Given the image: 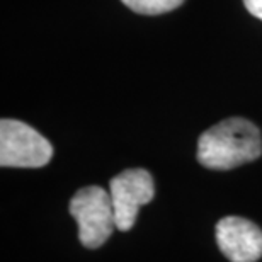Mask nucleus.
<instances>
[{
  "label": "nucleus",
  "mask_w": 262,
  "mask_h": 262,
  "mask_svg": "<svg viewBox=\"0 0 262 262\" xmlns=\"http://www.w3.org/2000/svg\"><path fill=\"white\" fill-rule=\"evenodd\" d=\"M262 155V136L252 121L228 118L214 124L198 141V162L211 170H230Z\"/></svg>",
  "instance_id": "1"
},
{
  "label": "nucleus",
  "mask_w": 262,
  "mask_h": 262,
  "mask_svg": "<svg viewBox=\"0 0 262 262\" xmlns=\"http://www.w3.org/2000/svg\"><path fill=\"white\" fill-rule=\"evenodd\" d=\"M70 214L78 223V240L87 249L101 247L116 228L111 194L99 186L77 191L70 201Z\"/></svg>",
  "instance_id": "2"
},
{
  "label": "nucleus",
  "mask_w": 262,
  "mask_h": 262,
  "mask_svg": "<svg viewBox=\"0 0 262 262\" xmlns=\"http://www.w3.org/2000/svg\"><path fill=\"white\" fill-rule=\"evenodd\" d=\"M53 157V146L34 128L17 119L0 121V165L38 169Z\"/></svg>",
  "instance_id": "3"
},
{
  "label": "nucleus",
  "mask_w": 262,
  "mask_h": 262,
  "mask_svg": "<svg viewBox=\"0 0 262 262\" xmlns=\"http://www.w3.org/2000/svg\"><path fill=\"white\" fill-rule=\"evenodd\" d=\"M109 194L113 199L116 228L128 232L135 225L140 206L150 203L155 196L154 177L145 169L123 170L109 182Z\"/></svg>",
  "instance_id": "4"
},
{
  "label": "nucleus",
  "mask_w": 262,
  "mask_h": 262,
  "mask_svg": "<svg viewBox=\"0 0 262 262\" xmlns=\"http://www.w3.org/2000/svg\"><path fill=\"white\" fill-rule=\"evenodd\" d=\"M216 244L232 262H255L262 257V230L242 216H225L216 223Z\"/></svg>",
  "instance_id": "5"
},
{
  "label": "nucleus",
  "mask_w": 262,
  "mask_h": 262,
  "mask_svg": "<svg viewBox=\"0 0 262 262\" xmlns=\"http://www.w3.org/2000/svg\"><path fill=\"white\" fill-rule=\"evenodd\" d=\"M121 2L136 14L159 15L181 7L184 0H121Z\"/></svg>",
  "instance_id": "6"
},
{
  "label": "nucleus",
  "mask_w": 262,
  "mask_h": 262,
  "mask_svg": "<svg viewBox=\"0 0 262 262\" xmlns=\"http://www.w3.org/2000/svg\"><path fill=\"white\" fill-rule=\"evenodd\" d=\"M244 5L254 17L262 20V0H244Z\"/></svg>",
  "instance_id": "7"
}]
</instances>
